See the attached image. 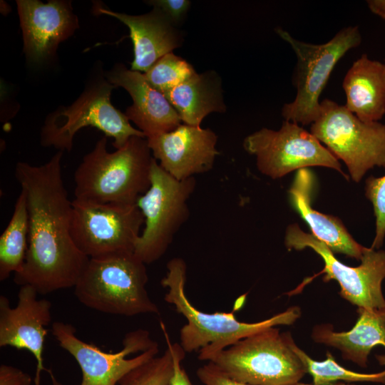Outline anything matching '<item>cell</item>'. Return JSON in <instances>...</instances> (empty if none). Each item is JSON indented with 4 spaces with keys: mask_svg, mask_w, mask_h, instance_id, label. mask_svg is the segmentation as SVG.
<instances>
[{
    "mask_svg": "<svg viewBox=\"0 0 385 385\" xmlns=\"http://www.w3.org/2000/svg\"><path fill=\"white\" fill-rule=\"evenodd\" d=\"M29 220L25 192L15 202L12 216L0 236V280L19 272L24 265L29 244Z\"/></svg>",
    "mask_w": 385,
    "mask_h": 385,
    "instance_id": "23",
    "label": "cell"
},
{
    "mask_svg": "<svg viewBox=\"0 0 385 385\" xmlns=\"http://www.w3.org/2000/svg\"><path fill=\"white\" fill-rule=\"evenodd\" d=\"M26 60L41 64L53 57L58 45L78 28L71 1L16 0Z\"/></svg>",
    "mask_w": 385,
    "mask_h": 385,
    "instance_id": "14",
    "label": "cell"
},
{
    "mask_svg": "<svg viewBox=\"0 0 385 385\" xmlns=\"http://www.w3.org/2000/svg\"><path fill=\"white\" fill-rule=\"evenodd\" d=\"M376 358L381 365H385V355L376 356Z\"/></svg>",
    "mask_w": 385,
    "mask_h": 385,
    "instance_id": "34",
    "label": "cell"
},
{
    "mask_svg": "<svg viewBox=\"0 0 385 385\" xmlns=\"http://www.w3.org/2000/svg\"><path fill=\"white\" fill-rule=\"evenodd\" d=\"M196 73L192 65L170 52L160 58L143 74L153 87L165 94Z\"/></svg>",
    "mask_w": 385,
    "mask_h": 385,
    "instance_id": "25",
    "label": "cell"
},
{
    "mask_svg": "<svg viewBox=\"0 0 385 385\" xmlns=\"http://www.w3.org/2000/svg\"><path fill=\"white\" fill-rule=\"evenodd\" d=\"M366 4L371 13L385 21V0H368Z\"/></svg>",
    "mask_w": 385,
    "mask_h": 385,
    "instance_id": "32",
    "label": "cell"
},
{
    "mask_svg": "<svg viewBox=\"0 0 385 385\" xmlns=\"http://www.w3.org/2000/svg\"><path fill=\"white\" fill-rule=\"evenodd\" d=\"M292 385H311V384H303V383L298 382V383H296V384H292ZM333 385H354V384H349L340 383L339 382V383L334 384Z\"/></svg>",
    "mask_w": 385,
    "mask_h": 385,
    "instance_id": "35",
    "label": "cell"
},
{
    "mask_svg": "<svg viewBox=\"0 0 385 385\" xmlns=\"http://www.w3.org/2000/svg\"><path fill=\"white\" fill-rule=\"evenodd\" d=\"M106 78L128 92L133 104L124 113L146 138L172 131L181 124L168 98L148 83L143 73L117 63L106 73Z\"/></svg>",
    "mask_w": 385,
    "mask_h": 385,
    "instance_id": "17",
    "label": "cell"
},
{
    "mask_svg": "<svg viewBox=\"0 0 385 385\" xmlns=\"http://www.w3.org/2000/svg\"><path fill=\"white\" fill-rule=\"evenodd\" d=\"M364 194L371 202L375 216V236L371 248L379 250L385 238V175L369 176L365 181Z\"/></svg>",
    "mask_w": 385,
    "mask_h": 385,
    "instance_id": "27",
    "label": "cell"
},
{
    "mask_svg": "<svg viewBox=\"0 0 385 385\" xmlns=\"http://www.w3.org/2000/svg\"><path fill=\"white\" fill-rule=\"evenodd\" d=\"M63 153L41 165L21 161L15 167L26 196L29 232L25 262L14 281L40 294L74 287L89 260L71 236L73 206L62 176Z\"/></svg>",
    "mask_w": 385,
    "mask_h": 385,
    "instance_id": "1",
    "label": "cell"
},
{
    "mask_svg": "<svg viewBox=\"0 0 385 385\" xmlns=\"http://www.w3.org/2000/svg\"><path fill=\"white\" fill-rule=\"evenodd\" d=\"M150 186L137 200L144 217V228L134 254L145 265L158 260L190 215L188 200L196 181L194 177L178 180L153 158Z\"/></svg>",
    "mask_w": 385,
    "mask_h": 385,
    "instance_id": "9",
    "label": "cell"
},
{
    "mask_svg": "<svg viewBox=\"0 0 385 385\" xmlns=\"http://www.w3.org/2000/svg\"><path fill=\"white\" fill-rule=\"evenodd\" d=\"M290 346L303 363L306 372L313 380V385H333L338 381L347 382L369 381L385 384V370L374 374H363L346 369L339 365L332 355L327 352V359L322 361L313 360L299 349L292 339Z\"/></svg>",
    "mask_w": 385,
    "mask_h": 385,
    "instance_id": "24",
    "label": "cell"
},
{
    "mask_svg": "<svg viewBox=\"0 0 385 385\" xmlns=\"http://www.w3.org/2000/svg\"><path fill=\"white\" fill-rule=\"evenodd\" d=\"M71 324L55 322L51 333L59 346L77 361L81 373V385H116L137 366L157 356L158 344L149 332L138 329L127 333L123 347L117 352H106L80 339Z\"/></svg>",
    "mask_w": 385,
    "mask_h": 385,
    "instance_id": "12",
    "label": "cell"
},
{
    "mask_svg": "<svg viewBox=\"0 0 385 385\" xmlns=\"http://www.w3.org/2000/svg\"><path fill=\"white\" fill-rule=\"evenodd\" d=\"M148 280L145 264L134 252L89 258L74 294L84 306L106 314H159L147 292Z\"/></svg>",
    "mask_w": 385,
    "mask_h": 385,
    "instance_id": "4",
    "label": "cell"
},
{
    "mask_svg": "<svg viewBox=\"0 0 385 385\" xmlns=\"http://www.w3.org/2000/svg\"><path fill=\"white\" fill-rule=\"evenodd\" d=\"M314 175L308 168L297 171L288 190L290 205L307 224L312 234L332 252L357 260H361L366 249L349 234L337 217L322 213L312 206Z\"/></svg>",
    "mask_w": 385,
    "mask_h": 385,
    "instance_id": "19",
    "label": "cell"
},
{
    "mask_svg": "<svg viewBox=\"0 0 385 385\" xmlns=\"http://www.w3.org/2000/svg\"><path fill=\"white\" fill-rule=\"evenodd\" d=\"M146 4L160 8L175 26L184 20L190 6L188 0H153Z\"/></svg>",
    "mask_w": 385,
    "mask_h": 385,
    "instance_id": "30",
    "label": "cell"
},
{
    "mask_svg": "<svg viewBox=\"0 0 385 385\" xmlns=\"http://www.w3.org/2000/svg\"><path fill=\"white\" fill-rule=\"evenodd\" d=\"M357 312V321L349 331L337 332L331 324H320L314 327L312 337L317 343L340 350L344 359L366 367L373 347L377 344L385 347V308L358 307Z\"/></svg>",
    "mask_w": 385,
    "mask_h": 385,
    "instance_id": "21",
    "label": "cell"
},
{
    "mask_svg": "<svg viewBox=\"0 0 385 385\" xmlns=\"http://www.w3.org/2000/svg\"><path fill=\"white\" fill-rule=\"evenodd\" d=\"M164 95L184 124L200 126L210 113L226 111L221 79L213 71L196 73Z\"/></svg>",
    "mask_w": 385,
    "mask_h": 385,
    "instance_id": "22",
    "label": "cell"
},
{
    "mask_svg": "<svg viewBox=\"0 0 385 385\" xmlns=\"http://www.w3.org/2000/svg\"><path fill=\"white\" fill-rule=\"evenodd\" d=\"M31 376L22 370L6 364L0 366V385H31Z\"/></svg>",
    "mask_w": 385,
    "mask_h": 385,
    "instance_id": "31",
    "label": "cell"
},
{
    "mask_svg": "<svg viewBox=\"0 0 385 385\" xmlns=\"http://www.w3.org/2000/svg\"><path fill=\"white\" fill-rule=\"evenodd\" d=\"M289 332L270 327L245 337L212 356L228 376L249 385H292L307 373L292 350Z\"/></svg>",
    "mask_w": 385,
    "mask_h": 385,
    "instance_id": "6",
    "label": "cell"
},
{
    "mask_svg": "<svg viewBox=\"0 0 385 385\" xmlns=\"http://www.w3.org/2000/svg\"><path fill=\"white\" fill-rule=\"evenodd\" d=\"M147 140L160 167L178 180L208 172L219 155L217 135L200 126L181 123L172 131Z\"/></svg>",
    "mask_w": 385,
    "mask_h": 385,
    "instance_id": "16",
    "label": "cell"
},
{
    "mask_svg": "<svg viewBox=\"0 0 385 385\" xmlns=\"http://www.w3.org/2000/svg\"><path fill=\"white\" fill-rule=\"evenodd\" d=\"M37 291L30 285L20 286L15 307L4 295L0 297V346H11L31 352L36 361L35 385H39L40 374L45 370L43 349L46 327L51 321V303L38 299Z\"/></svg>",
    "mask_w": 385,
    "mask_h": 385,
    "instance_id": "15",
    "label": "cell"
},
{
    "mask_svg": "<svg viewBox=\"0 0 385 385\" xmlns=\"http://www.w3.org/2000/svg\"><path fill=\"white\" fill-rule=\"evenodd\" d=\"M174 373V361L169 346L159 356H155L125 375L119 385H170Z\"/></svg>",
    "mask_w": 385,
    "mask_h": 385,
    "instance_id": "26",
    "label": "cell"
},
{
    "mask_svg": "<svg viewBox=\"0 0 385 385\" xmlns=\"http://www.w3.org/2000/svg\"><path fill=\"white\" fill-rule=\"evenodd\" d=\"M95 14L113 16L127 26L133 44L131 70L146 73L160 58L181 46L183 38L170 18L158 7L147 14L129 15L96 3Z\"/></svg>",
    "mask_w": 385,
    "mask_h": 385,
    "instance_id": "18",
    "label": "cell"
},
{
    "mask_svg": "<svg viewBox=\"0 0 385 385\" xmlns=\"http://www.w3.org/2000/svg\"><path fill=\"white\" fill-rule=\"evenodd\" d=\"M243 148L255 156L259 171L272 179L314 166L332 168L348 179L339 160L313 134L291 121L284 120L278 130L262 128L250 134Z\"/></svg>",
    "mask_w": 385,
    "mask_h": 385,
    "instance_id": "11",
    "label": "cell"
},
{
    "mask_svg": "<svg viewBox=\"0 0 385 385\" xmlns=\"http://www.w3.org/2000/svg\"><path fill=\"white\" fill-rule=\"evenodd\" d=\"M71 236L88 258L134 252L144 225L136 204L72 200Z\"/></svg>",
    "mask_w": 385,
    "mask_h": 385,
    "instance_id": "10",
    "label": "cell"
},
{
    "mask_svg": "<svg viewBox=\"0 0 385 385\" xmlns=\"http://www.w3.org/2000/svg\"><path fill=\"white\" fill-rule=\"evenodd\" d=\"M187 265L180 257L167 264L161 285L168 289L164 299L187 320L180 331V344L185 353L199 350L198 359L209 361L214 355L238 341L277 325L292 324L301 315L297 307L288 308L270 319L255 323L237 320L234 313H207L197 309L185 293Z\"/></svg>",
    "mask_w": 385,
    "mask_h": 385,
    "instance_id": "3",
    "label": "cell"
},
{
    "mask_svg": "<svg viewBox=\"0 0 385 385\" xmlns=\"http://www.w3.org/2000/svg\"><path fill=\"white\" fill-rule=\"evenodd\" d=\"M275 31L292 47L297 58L292 76L296 96L292 102L284 104L282 115L285 120L299 125L312 124L319 113V97L336 64L361 43L359 28L346 26L320 44L299 41L280 27Z\"/></svg>",
    "mask_w": 385,
    "mask_h": 385,
    "instance_id": "5",
    "label": "cell"
},
{
    "mask_svg": "<svg viewBox=\"0 0 385 385\" xmlns=\"http://www.w3.org/2000/svg\"><path fill=\"white\" fill-rule=\"evenodd\" d=\"M345 107L364 122H376L385 115V62L363 53L347 71L342 82Z\"/></svg>",
    "mask_w": 385,
    "mask_h": 385,
    "instance_id": "20",
    "label": "cell"
},
{
    "mask_svg": "<svg viewBox=\"0 0 385 385\" xmlns=\"http://www.w3.org/2000/svg\"><path fill=\"white\" fill-rule=\"evenodd\" d=\"M49 373L51 379V385H64L55 377V376L51 371H49Z\"/></svg>",
    "mask_w": 385,
    "mask_h": 385,
    "instance_id": "33",
    "label": "cell"
},
{
    "mask_svg": "<svg viewBox=\"0 0 385 385\" xmlns=\"http://www.w3.org/2000/svg\"><path fill=\"white\" fill-rule=\"evenodd\" d=\"M115 88L106 77L98 78L70 106H61L49 113L41 131V145L70 152L75 135L86 127L97 128L106 137H112L116 149L133 136L145 137L111 103V93Z\"/></svg>",
    "mask_w": 385,
    "mask_h": 385,
    "instance_id": "7",
    "label": "cell"
},
{
    "mask_svg": "<svg viewBox=\"0 0 385 385\" xmlns=\"http://www.w3.org/2000/svg\"><path fill=\"white\" fill-rule=\"evenodd\" d=\"M310 133L345 163L356 183L369 170L385 168V123L362 121L344 105L326 98Z\"/></svg>",
    "mask_w": 385,
    "mask_h": 385,
    "instance_id": "8",
    "label": "cell"
},
{
    "mask_svg": "<svg viewBox=\"0 0 385 385\" xmlns=\"http://www.w3.org/2000/svg\"><path fill=\"white\" fill-rule=\"evenodd\" d=\"M101 138L74 173L75 199L98 203L136 204L150 186L153 156L145 137L133 136L114 152Z\"/></svg>",
    "mask_w": 385,
    "mask_h": 385,
    "instance_id": "2",
    "label": "cell"
},
{
    "mask_svg": "<svg viewBox=\"0 0 385 385\" xmlns=\"http://www.w3.org/2000/svg\"><path fill=\"white\" fill-rule=\"evenodd\" d=\"M196 374L204 385H249L230 378L210 361L197 369Z\"/></svg>",
    "mask_w": 385,
    "mask_h": 385,
    "instance_id": "29",
    "label": "cell"
},
{
    "mask_svg": "<svg viewBox=\"0 0 385 385\" xmlns=\"http://www.w3.org/2000/svg\"><path fill=\"white\" fill-rule=\"evenodd\" d=\"M384 62H385V60H384Z\"/></svg>",
    "mask_w": 385,
    "mask_h": 385,
    "instance_id": "36",
    "label": "cell"
},
{
    "mask_svg": "<svg viewBox=\"0 0 385 385\" xmlns=\"http://www.w3.org/2000/svg\"><path fill=\"white\" fill-rule=\"evenodd\" d=\"M284 245L289 250L310 248L322 259L324 281L336 280L340 295L358 307L368 309L385 308L381 283L385 278V251L366 247L361 265L349 267L339 261L334 254L312 234L300 229L298 224L289 225L285 231Z\"/></svg>",
    "mask_w": 385,
    "mask_h": 385,
    "instance_id": "13",
    "label": "cell"
},
{
    "mask_svg": "<svg viewBox=\"0 0 385 385\" xmlns=\"http://www.w3.org/2000/svg\"><path fill=\"white\" fill-rule=\"evenodd\" d=\"M160 327L164 334L166 344L170 347L174 361V373L170 385H192L181 363L185 356V351L178 343H172L164 323L160 322Z\"/></svg>",
    "mask_w": 385,
    "mask_h": 385,
    "instance_id": "28",
    "label": "cell"
}]
</instances>
